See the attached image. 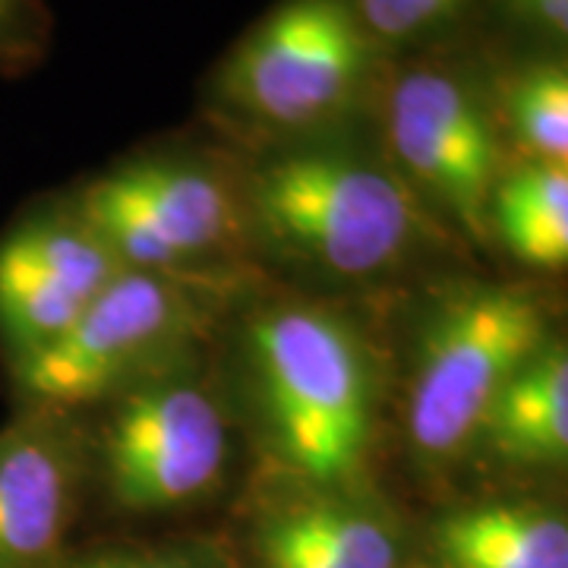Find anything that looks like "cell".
<instances>
[{
    "label": "cell",
    "mask_w": 568,
    "mask_h": 568,
    "mask_svg": "<svg viewBox=\"0 0 568 568\" xmlns=\"http://www.w3.org/2000/svg\"><path fill=\"white\" fill-rule=\"evenodd\" d=\"M227 398L256 470L304 484H379L392 366L373 332L325 294L250 297L231 325Z\"/></svg>",
    "instance_id": "cell-1"
},
{
    "label": "cell",
    "mask_w": 568,
    "mask_h": 568,
    "mask_svg": "<svg viewBox=\"0 0 568 568\" xmlns=\"http://www.w3.org/2000/svg\"><path fill=\"white\" fill-rule=\"evenodd\" d=\"M237 159L253 263L313 287L383 284L455 246L386 155L357 145L351 133Z\"/></svg>",
    "instance_id": "cell-2"
},
{
    "label": "cell",
    "mask_w": 568,
    "mask_h": 568,
    "mask_svg": "<svg viewBox=\"0 0 568 568\" xmlns=\"http://www.w3.org/2000/svg\"><path fill=\"white\" fill-rule=\"evenodd\" d=\"M392 61L351 0H278L205 80V121L237 152L328 140L373 114Z\"/></svg>",
    "instance_id": "cell-3"
},
{
    "label": "cell",
    "mask_w": 568,
    "mask_h": 568,
    "mask_svg": "<svg viewBox=\"0 0 568 568\" xmlns=\"http://www.w3.org/2000/svg\"><path fill=\"white\" fill-rule=\"evenodd\" d=\"M552 335V301L530 284H446L420 310L402 383L392 386L410 467L433 480L467 465L493 398Z\"/></svg>",
    "instance_id": "cell-4"
},
{
    "label": "cell",
    "mask_w": 568,
    "mask_h": 568,
    "mask_svg": "<svg viewBox=\"0 0 568 568\" xmlns=\"http://www.w3.org/2000/svg\"><path fill=\"white\" fill-rule=\"evenodd\" d=\"M123 268L241 291L253 275L234 149L162 145L67 193Z\"/></svg>",
    "instance_id": "cell-5"
},
{
    "label": "cell",
    "mask_w": 568,
    "mask_h": 568,
    "mask_svg": "<svg viewBox=\"0 0 568 568\" xmlns=\"http://www.w3.org/2000/svg\"><path fill=\"white\" fill-rule=\"evenodd\" d=\"M209 347L92 407L82 426L89 487L126 518H164L215 503L244 436Z\"/></svg>",
    "instance_id": "cell-6"
},
{
    "label": "cell",
    "mask_w": 568,
    "mask_h": 568,
    "mask_svg": "<svg viewBox=\"0 0 568 568\" xmlns=\"http://www.w3.org/2000/svg\"><path fill=\"white\" fill-rule=\"evenodd\" d=\"M234 294L123 268L54 345L7 369L17 407L89 414L123 388L205 351Z\"/></svg>",
    "instance_id": "cell-7"
},
{
    "label": "cell",
    "mask_w": 568,
    "mask_h": 568,
    "mask_svg": "<svg viewBox=\"0 0 568 568\" xmlns=\"http://www.w3.org/2000/svg\"><path fill=\"white\" fill-rule=\"evenodd\" d=\"M379 152L455 244L489 253L487 203L511 159L489 73L452 54L388 61L373 108Z\"/></svg>",
    "instance_id": "cell-8"
},
{
    "label": "cell",
    "mask_w": 568,
    "mask_h": 568,
    "mask_svg": "<svg viewBox=\"0 0 568 568\" xmlns=\"http://www.w3.org/2000/svg\"><path fill=\"white\" fill-rule=\"evenodd\" d=\"M237 568H417V525L379 484L323 487L256 470L222 537Z\"/></svg>",
    "instance_id": "cell-9"
},
{
    "label": "cell",
    "mask_w": 568,
    "mask_h": 568,
    "mask_svg": "<svg viewBox=\"0 0 568 568\" xmlns=\"http://www.w3.org/2000/svg\"><path fill=\"white\" fill-rule=\"evenodd\" d=\"M123 272L77 205L44 196L0 231V364L51 347Z\"/></svg>",
    "instance_id": "cell-10"
},
{
    "label": "cell",
    "mask_w": 568,
    "mask_h": 568,
    "mask_svg": "<svg viewBox=\"0 0 568 568\" xmlns=\"http://www.w3.org/2000/svg\"><path fill=\"white\" fill-rule=\"evenodd\" d=\"M89 489L73 414L17 407L0 426V568H58Z\"/></svg>",
    "instance_id": "cell-11"
},
{
    "label": "cell",
    "mask_w": 568,
    "mask_h": 568,
    "mask_svg": "<svg viewBox=\"0 0 568 568\" xmlns=\"http://www.w3.org/2000/svg\"><path fill=\"white\" fill-rule=\"evenodd\" d=\"M420 568H568L566 508L496 493L439 508L417 528Z\"/></svg>",
    "instance_id": "cell-12"
},
{
    "label": "cell",
    "mask_w": 568,
    "mask_h": 568,
    "mask_svg": "<svg viewBox=\"0 0 568 568\" xmlns=\"http://www.w3.org/2000/svg\"><path fill=\"white\" fill-rule=\"evenodd\" d=\"M568 458V347L552 335L487 407L467 462L506 474H552Z\"/></svg>",
    "instance_id": "cell-13"
},
{
    "label": "cell",
    "mask_w": 568,
    "mask_h": 568,
    "mask_svg": "<svg viewBox=\"0 0 568 568\" xmlns=\"http://www.w3.org/2000/svg\"><path fill=\"white\" fill-rule=\"evenodd\" d=\"M489 250L503 246L534 272H562L568 263V164L511 159L487 203Z\"/></svg>",
    "instance_id": "cell-14"
},
{
    "label": "cell",
    "mask_w": 568,
    "mask_h": 568,
    "mask_svg": "<svg viewBox=\"0 0 568 568\" xmlns=\"http://www.w3.org/2000/svg\"><path fill=\"white\" fill-rule=\"evenodd\" d=\"M508 159L568 164V70L562 58H525L489 73Z\"/></svg>",
    "instance_id": "cell-15"
},
{
    "label": "cell",
    "mask_w": 568,
    "mask_h": 568,
    "mask_svg": "<svg viewBox=\"0 0 568 568\" xmlns=\"http://www.w3.org/2000/svg\"><path fill=\"white\" fill-rule=\"evenodd\" d=\"M58 568H237L222 537L114 540L67 549Z\"/></svg>",
    "instance_id": "cell-16"
},
{
    "label": "cell",
    "mask_w": 568,
    "mask_h": 568,
    "mask_svg": "<svg viewBox=\"0 0 568 568\" xmlns=\"http://www.w3.org/2000/svg\"><path fill=\"white\" fill-rule=\"evenodd\" d=\"M388 54L443 36L477 0H351Z\"/></svg>",
    "instance_id": "cell-17"
},
{
    "label": "cell",
    "mask_w": 568,
    "mask_h": 568,
    "mask_svg": "<svg viewBox=\"0 0 568 568\" xmlns=\"http://www.w3.org/2000/svg\"><path fill=\"white\" fill-rule=\"evenodd\" d=\"M54 44L51 0H0V80H22Z\"/></svg>",
    "instance_id": "cell-18"
},
{
    "label": "cell",
    "mask_w": 568,
    "mask_h": 568,
    "mask_svg": "<svg viewBox=\"0 0 568 568\" xmlns=\"http://www.w3.org/2000/svg\"><path fill=\"white\" fill-rule=\"evenodd\" d=\"M508 20L534 39L556 48L568 36V0H499Z\"/></svg>",
    "instance_id": "cell-19"
},
{
    "label": "cell",
    "mask_w": 568,
    "mask_h": 568,
    "mask_svg": "<svg viewBox=\"0 0 568 568\" xmlns=\"http://www.w3.org/2000/svg\"><path fill=\"white\" fill-rule=\"evenodd\" d=\"M417 568H420V566H417Z\"/></svg>",
    "instance_id": "cell-20"
}]
</instances>
